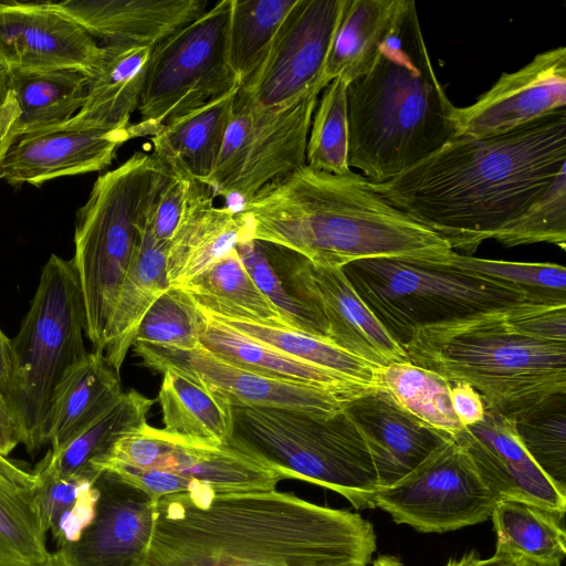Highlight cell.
Here are the masks:
<instances>
[{
  "label": "cell",
  "instance_id": "cell-24",
  "mask_svg": "<svg viewBox=\"0 0 566 566\" xmlns=\"http://www.w3.org/2000/svg\"><path fill=\"white\" fill-rule=\"evenodd\" d=\"M119 374L104 354L88 352L56 387L49 408L43 443L57 452L101 417L122 395Z\"/></svg>",
  "mask_w": 566,
  "mask_h": 566
},
{
  "label": "cell",
  "instance_id": "cell-21",
  "mask_svg": "<svg viewBox=\"0 0 566 566\" xmlns=\"http://www.w3.org/2000/svg\"><path fill=\"white\" fill-rule=\"evenodd\" d=\"M344 410L367 444L379 489L401 480L453 438L415 417L384 388L349 400Z\"/></svg>",
  "mask_w": 566,
  "mask_h": 566
},
{
  "label": "cell",
  "instance_id": "cell-39",
  "mask_svg": "<svg viewBox=\"0 0 566 566\" xmlns=\"http://www.w3.org/2000/svg\"><path fill=\"white\" fill-rule=\"evenodd\" d=\"M295 0H232L228 60L244 81L259 65Z\"/></svg>",
  "mask_w": 566,
  "mask_h": 566
},
{
  "label": "cell",
  "instance_id": "cell-2",
  "mask_svg": "<svg viewBox=\"0 0 566 566\" xmlns=\"http://www.w3.org/2000/svg\"><path fill=\"white\" fill-rule=\"evenodd\" d=\"M566 167V108L503 135L453 138L391 180L370 182L392 206L472 255Z\"/></svg>",
  "mask_w": 566,
  "mask_h": 566
},
{
  "label": "cell",
  "instance_id": "cell-49",
  "mask_svg": "<svg viewBox=\"0 0 566 566\" xmlns=\"http://www.w3.org/2000/svg\"><path fill=\"white\" fill-rule=\"evenodd\" d=\"M449 395L453 412L463 427L483 419L485 405L472 386L464 381H449Z\"/></svg>",
  "mask_w": 566,
  "mask_h": 566
},
{
  "label": "cell",
  "instance_id": "cell-14",
  "mask_svg": "<svg viewBox=\"0 0 566 566\" xmlns=\"http://www.w3.org/2000/svg\"><path fill=\"white\" fill-rule=\"evenodd\" d=\"M262 244L289 292L321 316L327 339L335 346L377 367L411 363L360 300L343 269L318 266L291 250Z\"/></svg>",
  "mask_w": 566,
  "mask_h": 566
},
{
  "label": "cell",
  "instance_id": "cell-57",
  "mask_svg": "<svg viewBox=\"0 0 566 566\" xmlns=\"http://www.w3.org/2000/svg\"><path fill=\"white\" fill-rule=\"evenodd\" d=\"M49 566H56V565L54 564V562H53L52 557H51V563H50V565H49Z\"/></svg>",
  "mask_w": 566,
  "mask_h": 566
},
{
  "label": "cell",
  "instance_id": "cell-52",
  "mask_svg": "<svg viewBox=\"0 0 566 566\" xmlns=\"http://www.w3.org/2000/svg\"><path fill=\"white\" fill-rule=\"evenodd\" d=\"M0 483L21 488H33L35 476L9 458L0 454Z\"/></svg>",
  "mask_w": 566,
  "mask_h": 566
},
{
  "label": "cell",
  "instance_id": "cell-41",
  "mask_svg": "<svg viewBox=\"0 0 566 566\" xmlns=\"http://www.w3.org/2000/svg\"><path fill=\"white\" fill-rule=\"evenodd\" d=\"M434 263L521 290L532 303L566 304V270L559 264L488 260L455 251Z\"/></svg>",
  "mask_w": 566,
  "mask_h": 566
},
{
  "label": "cell",
  "instance_id": "cell-35",
  "mask_svg": "<svg viewBox=\"0 0 566 566\" xmlns=\"http://www.w3.org/2000/svg\"><path fill=\"white\" fill-rule=\"evenodd\" d=\"M496 548L546 565H560L566 555L564 516L532 504L503 500L491 514Z\"/></svg>",
  "mask_w": 566,
  "mask_h": 566
},
{
  "label": "cell",
  "instance_id": "cell-15",
  "mask_svg": "<svg viewBox=\"0 0 566 566\" xmlns=\"http://www.w3.org/2000/svg\"><path fill=\"white\" fill-rule=\"evenodd\" d=\"M134 353L148 369H175L226 396L232 406L262 407L331 417L352 400L312 385L275 379L237 366L201 345L191 350L133 343Z\"/></svg>",
  "mask_w": 566,
  "mask_h": 566
},
{
  "label": "cell",
  "instance_id": "cell-17",
  "mask_svg": "<svg viewBox=\"0 0 566 566\" xmlns=\"http://www.w3.org/2000/svg\"><path fill=\"white\" fill-rule=\"evenodd\" d=\"M566 108V48L536 54L520 70L502 73L469 106L454 107L453 138L499 136Z\"/></svg>",
  "mask_w": 566,
  "mask_h": 566
},
{
  "label": "cell",
  "instance_id": "cell-19",
  "mask_svg": "<svg viewBox=\"0 0 566 566\" xmlns=\"http://www.w3.org/2000/svg\"><path fill=\"white\" fill-rule=\"evenodd\" d=\"M133 139L126 129L102 127L76 115L56 125L17 135L0 163V180L41 185L59 177L98 171Z\"/></svg>",
  "mask_w": 566,
  "mask_h": 566
},
{
  "label": "cell",
  "instance_id": "cell-58",
  "mask_svg": "<svg viewBox=\"0 0 566 566\" xmlns=\"http://www.w3.org/2000/svg\"><path fill=\"white\" fill-rule=\"evenodd\" d=\"M371 566H376L375 562L373 560Z\"/></svg>",
  "mask_w": 566,
  "mask_h": 566
},
{
  "label": "cell",
  "instance_id": "cell-48",
  "mask_svg": "<svg viewBox=\"0 0 566 566\" xmlns=\"http://www.w3.org/2000/svg\"><path fill=\"white\" fill-rule=\"evenodd\" d=\"M505 322L523 336L566 344V304L521 303L505 311Z\"/></svg>",
  "mask_w": 566,
  "mask_h": 566
},
{
  "label": "cell",
  "instance_id": "cell-33",
  "mask_svg": "<svg viewBox=\"0 0 566 566\" xmlns=\"http://www.w3.org/2000/svg\"><path fill=\"white\" fill-rule=\"evenodd\" d=\"M180 289L213 314L285 325L279 310L253 282L235 248Z\"/></svg>",
  "mask_w": 566,
  "mask_h": 566
},
{
  "label": "cell",
  "instance_id": "cell-23",
  "mask_svg": "<svg viewBox=\"0 0 566 566\" xmlns=\"http://www.w3.org/2000/svg\"><path fill=\"white\" fill-rule=\"evenodd\" d=\"M212 193L190 211L168 243L166 271L170 287H182L251 238L248 217L239 209L216 207Z\"/></svg>",
  "mask_w": 566,
  "mask_h": 566
},
{
  "label": "cell",
  "instance_id": "cell-20",
  "mask_svg": "<svg viewBox=\"0 0 566 566\" xmlns=\"http://www.w3.org/2000/svg\"><path fill=\"white\" fill-rule=\"evenodd\" d=\"M453 438L497 501H521L565 516L566 495L524 449L514 419L485 410L480 422Z\"/></svg>",
  "mask_w": 566,
  "mask_h": 566
},
{
  "label": "cell",
  "instance_id": "cell-32",
  "mask_svg": "<svg viewBox=\"0 0 566 566\" xmlns=\"http://www.w3.org/2000/svg\"><path fill=\"white\" fill-rule=\"evenodd\" d=\"M201 308L216 321L259 343L339 374L359 385L369 388H382L380 381L381 367L343 350L326 338L277 323L224 317L203 307Z\"/></svg>",
  "mask_w": 566,
  "mask_h": 566
},
{
  "label": "cell",
  "instance_id": "cell-6",
  "mask_svg": "<svg viewBox=\"0 0 566 566\" xmlns=\"http://www.w3.org/2000/svg\"><path fill=\"white\" fill-rule=\"evenodd\" d=\"M167 171L154 154L136 151L96 179L77 212L71 261L93 352L103 353L116 297L138 251L155 190Z\"/></svg>",
  "mask_w": 566,
  "mask_h": 566
},
{
  "label": "cell",
  "instance_id": "cell-59",
  "mask_svg": "<svg viewBox=\"0 0 566 566\" xmlns=\"http://www.w3.org/2000/svg\"><path fill=\"white\" fill-rule=\"evenodd\" d=\"M4 484V483H3Z\"/></svg>",
  "mask_w": 566,
  "mask_h": 566
},
{
  "label": "cell",
  "instance_id": "cell-16",
  "mask_svg": "<svg viewBox=\"0 0 566 566\" xmlns=\"http://www.w3.org/2000/svg\"><path fill=\"white\" fill-rule=\"evenodd\" d=\"M95 514L81 536L52 553L56 566H145L155 530L149 493L112 472L96 479Z\"/></svg>",
  "mask_w": 566,
  "mask_h": 566
},
{
  "label": "cell",
  "instance_id": "cell-45",
  "mask_svg": "<svg viewBox=\"0 0 566 566\" xmlns=\"http://www.w3.org/2000/svg\"><path fill=\"white\" fill-rule=\"evenodd\" d=\"M235 250L253 282L279 310L287 327L327 339L326 326L321 316L287 291L261 241L247 238Z\"/></svg>",
  "mask_w": 566,
  "mask_h": 566
},
{
  "label": "cell",
  "instance_id": "cell-36",
  "mask_svg": "<svg viewBox=\"0 0 566 566\" xmlns=\"http://www.w3.org/2000/svg\"><path fill=\"white\" fill-rule=\"evenodd\" d=\"M34 494L46 532L56 547L75 542L95 514L98 475H60L38 463Z\"/></svg>",
  "mask_w": 566,
  "mask_h": 566
},
{
  "label": "cell",
  "instance_id": "cell-50",
  "mask_svg": "<svg viewBox=\"0 0 566 566\" xmlns=\"http://www.w3.org/2000/svg\"><path fill=\"white\" fill-rule=\"evenodd\" d=\"M19 109L8 86L7 70L0 66V163L9 145L17 136Z\"/></svg>",
  "mask_w": 566,
  "mask_h": 566
},
{
  "label": "cell",
  "instance_id": "cell-28",
  "mask_svg": "<svg viewBox=\"0 0 566 566\" xmlns=\"http://www.w3.org/2000/svg\"><path fill=\"white\" fill-rule=\"evenodd\" d=\"M410 0H345L325 67L324 87L340 77L348 84L366 74Z\"/></svg>",
  "mask_w": 566,
  "mask_h": 566
},
{
  "label": "cell",
  "instance_id": "cell-54",
  "mask_svg": "<svg viewBox=\"0 0 566 566\" xmlns=\"http://www.w3.org/2000/svg\"><path fill=\"white\" fill-rule=\"evenodd\" d=\"M481 566H560V565H546L532 562L522 556L509 553L504 549L496 548L492 557L482 559Z\"/></svg>",
  "mask_w": 566,
  "mask_h": 566
},
{
  "label": "cell",
  "instance_id": "cell-25",
  "mask_svg": "<svg viewBox=\"0 0 566 566\" xmlns=\"http://www.w3.org/2000/svg\"><path fill=\"white\" fill-rule=\"evenodd\" d=\"M238 90L167 122L151 136L153 154L171 171L207 185L233 115Z\"/></svg>",
  "mask_w": 566,
  "mask_h": 566
},
{
  "label": "cell",
  "instance_id": "cell-42",
  "mask_svg": "<svg viewBox=\"0 0 566 566\" xmlns=\"http://www.w3.org/2000/svg\"><path fill=\"white\" fill-rule=\"evenodd\" d=\"M347 86L334 78L318 98L306 144V165L315 170L343 175L348 166Z\"/></svg>",
  "mask_w": 566,
  "mask_h": 566
},
{
  "label": "cell",
  "instance_id": "cell-22",
  "mask_svg": "<svg viewBox=\"0 0 566 566\" xmlns=\"http://www.w3.org/2000/svg\"><path fill=\"white\" fill-rule=\"evenodd\" d=\"M56 4L101 45L150 49L209 6L205 0H65Z\"/></svg>",
  "mask_w": 566,
  "mask_h": 566
},
{
  "label": "cell",
  "instance_id": "cell-7",
  "mask_svg": "<svg viewBox=\"0 0 566 566\" xmlns=\"http://www.w3.org/2000/svg\"><path fill=\"white\" fill-rule=\"evenodd\" d=\"M85 311L71 260L51 254L30 307L11 342L8 407L30 453L43 443V428L54 391L88 352Z\"/></svg>",
  "mask_w": 566,
  "mask_h": 566
},
{
  "label": "cell",
  "instance_id": "cell-53",
  "mask_svg": "<svg viewBox=\"0 0 566 566\" xmlns=\"http://www.w3.org/2000/svg\"><path fill=\"white\" fill-rule=\"evenodd\" d=\"M11 342L0 328V397L6 402L11 379Z\"/></svg>",
  "mask_w": 566,
  "mask_h": 566
},
{
  "label": "cell",
  "instance_id": "cell-12",
  "mask_svg": "<svg viewBox=\"0 0 566 566\" xmlns=\"http://www.w3.org/2000/svg\"><path fill=\"white\" fill-rule=\"evenodd\" d=\"M499 501L454 438L395 484L380 488L374 505L397 524L444 533L491 517Z\"/></svg>",
  "mask_w": 566,
  "mask_h": 566
},
{
  "label": "cell",
  "instance_id": "cell-5",
  "mask_svg": "<svg viewBox=\"0 0 566 566\" xmlns=\"http://www.w3.org/2000/svg\"><path fill=\"white\" fill-rule=\"evenodd\" d=\"M506 310L419 328L403 349L413 365L472 386L485 410L514 419L566 392V344L517 334Z\"/></svg>",
  "mask_w": 566,
  "mask_h": 566
},
{
  "label": "cell",
  "instance_id": "cell-9",
  "mask_svg": "<svg viewBox=\"0 0 566 566\" xmlns=\"http://www.w3.org/2000/svg\"><path fill=\"white\" fill-rule=\"evenodd\" d=\"M343 272L401 348L419 328L531 302L515 287L416 259H363Z\"/></svg>",
  "mask_w": 566,
  "mask_h": 566
},
{
  "label": "cell",
  "instance_id": "cell-13",
  "mask_svg": "<svg viewBox=\"0 0 566 566\" xmlns=\"http://www.w3.org/2000/svg\"><path fill=\"white\" fill-rule=\"evenodd\" d=\"M345 0H295L256 69L238 93L256 109H281L312 92L321 77Z\"/></svg>",
  "mask_w": 566,
  "mask_h": 566
},
{
  "label": "cell",
  "instance_id": "cell-26",
  "mask_svg": "<svg viewBox=\"0 0 566 566\" xmlns=\"http://www.w3.org/2000/svg\"><path fill=\"white\" fill-rule=\"evenodd\" d=\"M198 307L203 315L200 345L222 359L266 377L324 388L347 399L375 389L247 337Z\"/></svg>",
  "mask_w": 566,
  "mask_h": 566
},
{
  "label": "cell",
  "instance_id": "cell-43",
  "mask_svg": "<svg viewBox=\"0 0 566 566\" xmlns=\"http://www.w3.org/2000/svg\"><path fill=\"white\" fill-rule=\"evenodd\" d=\"M203 315L184 290L169 287L142 319L134 342L191 350L200 345Z\"/></svg>",
  "mask_w": 566,
  "mask_h": 566
},
{
  "label": "cell",
  "instance_id": "cell-1",
  "mask_svg": "<svg viewBox=\"0 0 566 566\" xmlns=\"http://www.w3.org/2000/svg\"><path fill=\"white\" fill-rule=\"evenodd\" d=\"M373 524L277 490L161 496L145 566H367Z\"/></svg>",
  "mask_w": 566,
  "mask_h": 566
},
{
  "label": "cell",
  "instance_id": "cell-30",
  "mask_svg": "<svg viewBox=\"0 0 566 566\" xmlns=\"http://www.w3.org/2000/svg\"><path fill=\"white\" fill-rule=\"evenodd\" d=\"M161 375L157 401L165 431L218 444L231 441L233 406L226 396L175 369Z\"/></svg>",
  "mask_w": 566,
  "mask_h": 566
},
{
  "label": "cell",
  "instance_id": "cell-4",
  "mask_svg": "<svg viewBox=\"0 0 566 566\" xmlns=\"http://www.w3.org/2000/svg\"><path fill=\"white\" fill-rule=\"evenodd\" d=\"M454 107L410 0L370 70L347 86L349 168L391 180L453 139Z\"/></svg>",
  "mask_w": 566,
  "mask_h": 566
},
{
  "label": "cell",
  "instance_id": "cell-47",
  "mask_svg": "<svg viewBox=\"0 0 566 566\" xmlns=\"http://www.w3.org/2000/svg\"><path fill=\"white\" fill-rule=\"evenodd\" d=\"M250 117L244 101L235 95L233 115L227 129L214 169L207 186L221 196H231L247 157Z\"/></svg>",
  "mask_w": 566,
  "mask_h": 566
},
{
  "label": "cell",
  "instance_id": "cell-55",
  "mask_svg": "<svg viewBox=\"0 0 566 566\" xmlns=\"http://www.w3.org/2000/svg\"><path fill=\"white\" fill-rule=\"evenodd\" d=\"M482 559L474 551L467 553L459 559L449 560L446 566H481Z\"/></svg>",
  "mask_w": 566,
  "mask_h": 566
},
{
  "label": "cell",
  "instance_id": "cell-11",
  "mask_svg": "<svg viewBox=\"0 0 566 566\" xmlns=\"http://www.w3.org/2000/svg\"><path fill=\"white\" fill-rule=\"evenodd\" d=\"M116 468L165 471L221 493L273 491L285 479L234 438L218 444L174 434L147 422L122 434L91 465L97 474Z\"/></svg>",
  "mask_w": 566,
  "mask_h": 566
},
{
  "label": "cell",
  "instance_id": "cell-18",
  "mask_svg": "<svg viewBox=\"0 0 566 566\" xmlns=\"http://www.w3.org/2000/svg\"><path fill=\"white\" fill-rule=\"evenodd\" d=\"M103 48L53 1L0 2V66L71 69L91 75Z\"/></svg>",
  "mask_w": 566,
  "mask_h": 566
},
{
  "label": "cell",
  "instance_id": "cell-10",
  "mask_svg": "<svg viewBox=\"0 0 566 566\" xmlns=\"http://www.w3.org/2000/svg\"><path fill=\"white\" fill-rule=\"evenodd\" d=\"M232 0H221L151 49L133 138L240 87L228 60Z\"/></svg>",
  "mask_w": 566,
  "mask_h": 566
},
{
  "label": "cell",
  "instance_id": "cell-8",
  "mask_svg": "<svg viewBox=\"0 0 566 566\" xmlns=\"http://www.w3.org/2000/svg\"><path fill=\"white\" fill-rule=\"evenodd\" d=\"M345 409V408H344ZM233 438L285 479L333 490L371 509L379 489L367 444L345 410L318 417L286 409L233 406Z\"/></svg>",
  "mask_w": 566,
  "mask_h": 566
},
{
  "label": "cell",
  "instance_id": "cell-46",
  "mask_svg": "<svg viewBox=\"0 0 566 566\" xmlns=\"http://www.w3.org/2000/svg\"><path fill=\"white\" fill-rule=\"evenodd\" d=\"M210 192L207 185L168 168L155 190L146 227L158 242L169 243L190 211Z\"/></svg>",
  "mask_w": 566,
  "mask_h": 566
},
{
  "label": "cell",
  "instance_id": "cell-29",
  "mask_svg": "<svg viewBox=\"0 0 566 566\" xmlns=\"http://www.w3.org/2000/svg\"><path fill=\"white\" fill-rule=\"evenodd\" d=\"M102 48V57L88 75L85 101L76 116L102 127L126 129L140 104L151 49L116 44Z\"/></svg>",
  "mask_w": 566,
  "mask_h": 566
},
{
  "label": "cell",
  "instance_id": "cell-44",
  "mask_svg": "<svg viewBox=\"0 0 566 566\" xmlns=\"http://www.w3.org/2000/svg\"><path fill=\"white\" fill-rule=\"evenodd\" d=\"M494 240L505 247L546 242L566 247V167L522 213L503 227Z\"/></svg>",
  "mask_w": 566,
  "mask_h": 566
},
{
  "label": "cell",
  "instance_id": "cell-56",
  "mask_svg": "<svg viewBox=\"0 0 566 566\" xmlns=\"http://www.w3.org/2000/svg\"><path fill=\"white\" fill-rule=\"evenodd\" d=\"M376 566H403V564L394 556H380L374 560Z\"/></svg>",
  "mask_w": 566,
  "mask_h": 566
},
{
  "label": "cell",
  "instance_id": "cell-31",
  "mask_svg": "<svg viewBox=\"0 0 566 566\" xmlns=\"http://www.w3.org/2000/svg\"><path fill=\"white\" fill-rule=\"evenodd\" d=\"M7 76L19 109L17 135L65 122L84 104L88 75L81 71L11 70Z\"/></svg>",
  "mask_w": 566,
  "mask_h": 566
},
{
  "label": "cell",
  "instance_id": "cell-3",
  "mask_svg": "<svg viewBox=\"0 0 566 566\" xmlns=\"http://www.w3.org/2000/svg\"><path fill=\"white\" fill-rule=\"evenodd\" d=\"M251 238L343 269L370 258L438 261L453 250L376 192L363 175L304 165L242 201Z\"/></svg>",
  "mask_w": 566,
  "mask_h": 566
},
{
  "label": "cell",
  "instance_id": "cell-34",
  "mask_svg": "<svg viewBox=\"0 0 566 566\" xmlns=\"http://www.w3.org/2000/svg\"><path fill=\"white\" fill-rule=\"evenodd\" d=\"M155 400L135 389L123 391L115 403L57 452L48 451L39 462L63 476L98 475L91 465L124 433L139 428Z\"/></svg>",
  "mask_w": 566,
  "mask_h": 566
},
{
  "label": "cell",
  "instance_id": "cell-37",
  "mask_svg": "<svg viewBox=\"0 0 566 566\" xmlns=\"http://www.w3.org/2000/svg\"><path fill=\"white\" fill-rule=\"evenodd\" d=\"M46 533L34 486L0 483V566H49Z\"/></svg>",
  "mask_w": 566,
  "mask_h": 566
},
{
  "label": "cell",
  "instance_id": "cell-51",
  "mask_svg": "<svg viewBox=\"0 0 566 566\" xmlns=\"http://www.w3.org/2000/svg\"><path fill=\"white\" fill-rule=\"evenodd\" d=\"M21 443V434L6 400L0 397V454L9 458Z\"/></svg>",
  "mask_w": 566,
  "mask_h": 566
},
{
  "label": "cell",
  "instance_id": "cell-27",
  "mask_svg": "<svg viewBox=\"0 0 566 566\" xmlns=\"http://www.w3.org/2000/svg\"><path fill=\"white\" fill-rule=\"evenodd\" d=\"M167 249L168 243L158 242L146 227L104 335V357L117 374L145 314L170 287L166 271Z\"/></svg>",
  "mask_w": 566,
  "mask_h": 566
},
{
  "label": "cell",
  "instance_id": "cell-40",
  "mask_svg": "<svg viewBox=\"0 0 566 566\" xmlns=\"http://www.w3.org/2000/svg\"><path fill=\"white\" fill-rule=\"evenodd\" d=\"M514 424L524 449L566 495V392L517 415Z\"/></svg>",
  "mask_w": 566,
  "mask_h": 566
},
{
  "label": "cell",
  "instance_id": "cell-38",
  "mask_svg": "<svg viewBox=\"0 0 566 566\" xmlns=\"http://www.w3.org/2000/svg\"><path fill=\"white\" fill-rule=\"evenodd\" d=\"M381 387L397 402L427 424L457 436L464 427L453 412L449 381L413 365L392 363L380 369Z\"/></svg>",
  "mask_w": 566,
  "mask_h": 566
}]
</instances>
